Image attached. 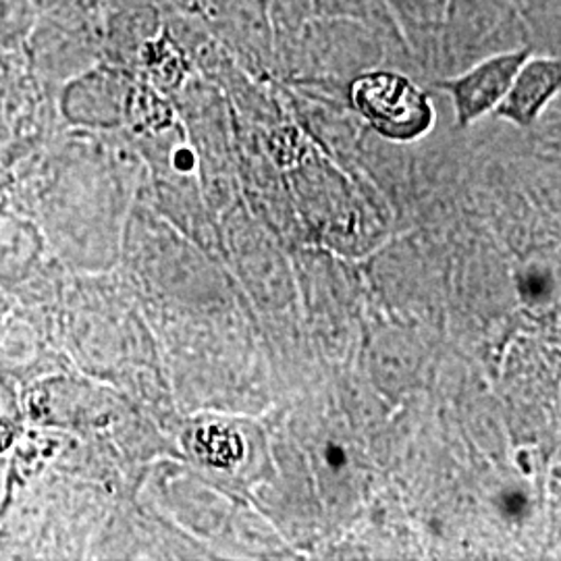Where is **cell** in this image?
Returning <instances> with one entry per match:
<instances>
[{
    "label": "cell",
    "instance_id": "6da1fadb",
    "mask_svg": "<svg viewBox=\"0 0 561 561\" xmlns=\"http://www.w3.org/2000/svg\"><path fill=\"white\" fill-rule=\"evenodd\" d=\"M350 101L373 129L389 140H419L433 127L428 96L396 71L362 73L350 83Z\"/></svg>",
    "mask_w": 561,
    "mask_h": 561
},
{
    "label": "cell",
    "instance_id": "7a4b0ae2",
    "mask_svg": "<svg viewBox=\"0 0 561 561\" xmlns=\"http://www.w3.org/2000/svg\"><path fill=\"white\" fill-rule=\"evenodd\" d=\"M530 55L533 50L526 46L497 53V55L477 60L460 76L437 83L454 99L461 127L470 125L472 121L481 119L482 115L497 108V104L503 101V96L507 94L512 81L516 78L522 62Z\"/></svg>",
    "mask_w": 561,
    "mask_h": 561
},
{
    "label": "cell",
    "instance_id": "3957f363",
    "mask_svg": "<svg viewBox=\"0 0 561 561\" xmlns=\"http://www.w3.org/2000/svg\"><path fill=\"white\" fill-rule=\"evenodd\" d=\"M561 88V62L553 57H528L522 62L507 94L497 104L495 113L500 117L514 121L516 125L528 127L541 115L547 102L551 101Z\"/></svg>",
    "mask_w": 561,
    "mask_h": 561
},
{
    "label": "cell",
    "instance_id": "277c9868",
    "mask_svg": "<svg viewBox=\"0 0 561 561\" xmlns=\"http://www.w3.org/2000/svg\"><path fill=\"white\" fill-rule=\"evenodd\" d=\"M387 2L408 25H416L421 30L442 27V21L449 4V0H387Z\"/></svg>",
    "mask_w": 561,
    "mask_h": 561
},
{
    "label": "cell",
    "instance_id": "5b68a950",
    "mask_svg": "<svg viewBox=\"0 0 561 561\" xmlns=\"http://www.w3.org/2000/svg\"><path fill=\"white\" fill-rule=\"evenodd\" d=\"M202 456H206L208 460L217 466H227L236 458H240V439H236V435L227 433L225 428L219 426H210L201 433Z\"/></svg>",
    "mask_w": 561,
    "mask_h": 561
},
{
    "label": "cell",
    "instance_id": "8992f818",
    "mask_svg": "<svg viewBox=\"0 0 561 561\" xmlns=\"http://www.w3.org/2000/svg\"><path fill=\"white\" fill-rule=\"evenodd\" d=\"M542 289H545V283L541 277H530V283L524 285V291H528L530 296H541Z\"/></svg>",
    "mask_w": 561,
    "mask_h": 561
},
{
    "label": "cell",
    "instance_id": "52a82bcc",
    "mask_svg": "<svg viewBox=\"0 0 561 561\" xmlns=\"http://www.w3.org/2000/svg\"><path fill=\"white\" fill-rule=\"evenodd\" d=\"M507 503H510L512 512H520L522 507H524V497L522 495H512Z\"/></svg>",
    "mask_w": 561,
    "mask_h": 561
},
{
    "label": "cell",
    "instance_id": "ba28073f",
    "mask_svg": "<svg viewBox=\"0 0 561 561\" xmlns=\"http://www.w3.org/2000/svg\"><path fill=\"white\" fill-rule=\"evenodd\" d=\"M329 458H331L333 463H340V461L343 460L340 449H331V451H329Z\"/></svg>",
    "mask_w": 561,
    "mask_h": 561
}]
</instances>
